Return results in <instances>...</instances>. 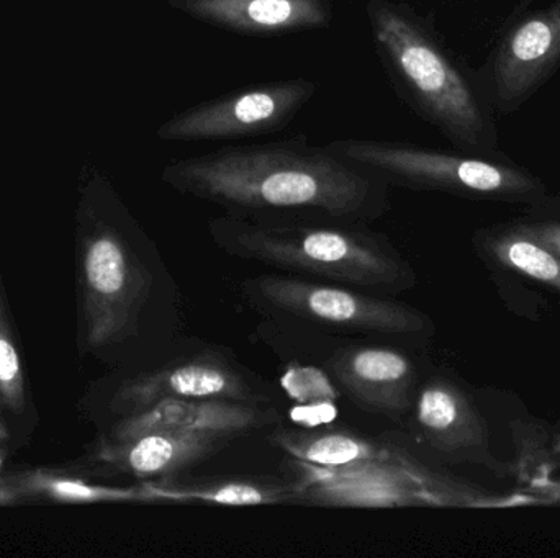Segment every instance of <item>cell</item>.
Returning a JSON list of instances; mask_svg holds the SVG:
<instances>
[{
	"mask_svg": "<svg viewBox=\"0 0 560 558\" xmlns=\"http://www.w3.org/2000/svg\"><path fill=\"white\" fill-rule=\"evenodd\" d=\"M75 288L81 354L133 370L180 351L176 281L104 179L89 183L79 205Z\"/></svg>",
	"mask_w": 560,
	"mask_h": 558,
	"instance_id": "6da1fadb",
	"label": "cell"
},
{
	"mask_svg": "<svg viewBox=\"0 0 560 558\" xmlns=\"http://www.w3.org/2000/svg\"><path fill=\"white\" fill-rule=\"evenodd\" d=\"M365 16L375 51L398 97L433 124L454 150L502 154L499 117L479 72L444 43L433 20L395 0H368Z\"/></svg>",
	"mask_w": 560,
	"mask_h": 558,
	"instance_id": "3957f363",
	"label": "cell"
},
{
	"mask_svg": "<svg viewBox=\"0 0 560 558\" xmlns=\"http://www.w3.org/2000/svg\"><path fill=\"white\" fill-rule=\"evenodd\" d=\"M325 367L358 408L394 423L407 419L421 382L413 357L384 344H346Z\"/></svg>",
	"mask_w": 560,
	"mask_h": 558,
	"instance_id": "4fadbf2b",
	"label": "cell"
},
{
	"mask_svg": "<svg viewBox=\"0 0 560 558\" xmlns=\"http://www.w3.org/2000/svg\"><path fill=\"white\" fill-rule=\"evenodd\" d=\"M407 419L411 435L434 458L499 468L486 418L469 390L454 377L436 372L421 380Z\"/></svg>",
	"mask_w": 560,
	"mask_h": 558,
	"instance_id": "7c38bea8",
	"label": "cell"
},
{
	"mask_svg": "<svg viewBox=\"0 0 560 558\" xmlns=\"http://www.w3.org/2000/svg\"><path fill=\"white\" fill-rule=\"evenodd\" d=\"M89 413L104 426L163 402H235L272 405L269 389L226 349L189 347L173 356L102 380Z\"/></svg>",
	"mask_w": 560,
	"mask_h": 558,
	"instance_id": "52a82bcc",
	"label": "cell"
},
{
	"mask_svg": "<svg viewBox=\"0 0 560 558\" xmlns=\"http://www.w3.org/2000/svg\"><path fill=\"white\" fill-rule=\"evenodd\" d=\"M271 439L305 467L349 468L378 461L385 454L371 439L345 429L287 431L279 428Z\"/></svg>",
	"mask_w": 560,
	"mask_h": 558,
	"instance_id": "e0dca14e",
	"label": "cell"
},
{
	"mask_svg": "<svg viewBox=\"0 0 560 558\" xmlns=\"http://www.w3.org/2000/svg\"><path fill=\"white\" fill-rule=\"evenodd\" d=\"M154 501L209 503L223 507H266V504L305 503L299 487L275 477L256 475H215V477H177L141 482Z\"/></svg>",
	"mask_w": 560,
	"mask_h": 558,
	"instance_id": "2e32d148",
	"label": "cell"
},
{
	"mask_svg": "<svg viewBox=\"0 0 560 558\" xmlns=\"http://www.w3.org/2000/svg\"><path fill=\"white\" fill-rule=\"evenodd\" d=\"M331 153L388 187L532 206L552 195L541 177L506 154L483 156L404 141L336 140Z\"/></svg>",
	"mask_w": 560,
	"mask_h": 558,
	"instance_id": "8992f818",
	"label": "cell"
},
{
	"mask_svg": "<svg viewBox=\"0 0 560 558\" xmlns=\"http://www.w3.org/2000/svg\"><path fill=\"white\" fill-rule=\"evenodd\" d=\"M316 88L303 78L240 88L174 115L161 124L158 138L187 143L278 133L312 100Z\"/></svg>",
	"mask_w": 560,
	"mask_h": 558,
	"instance_id": "30bf717a",
	"label": "cell"
},
{
	"mask_svg": "<svg viewBox=\"0 0 560 558\" xmlns=\"http://www.w3.org/2000/svg\"><path fill=\"white\" fill-rule=\"evenodd\" d=\"M0 416L28 441L35 431L38 416L30 393L28 377L20 349L19 336L5 294L0 285Z\"/></svg>",
	"mask_w": 560,
	"mask_h": 558,
	"instance_id": "ac0fdd59",
	"label": "cell"
},
{
	"mask_svg": "<svg viewBox=\"0 0 560 558\" xmlns=\"http://www.w3.org/2000/svg\"><path fill=\"white\" fill-rule=\"evenodd\" d=\"M163 180L225 215L261 222L369 223L390 210V187L305 138L223 147L164 167Z\"/></svg>",
	"mask_w": 560,
	"mask_h": 558,
	"instance_id": "7a4b0ae2",
	"label": "cell"
},
{
	"mask_svg": "<svg viewBox=\"0 0 560 558\" xmlns=\"http://www.w3.org/2000/svg\"><path fill=\"white\" fill-rule=\"evenodd\" d=\"M560 69V0L526 13L503 32L477 69L497 117L525 107Z\"/></svg>",
	"mask_w": 560,
	"mask_h": 558,
	"instance_id": "8fae6325",
	"label": "cell"
},
{
	"mask_svg": "<svg viewBox=\"0 0 560 558\" xmlns=\"http://www.w3.org/2000/svg\"><path fill=\"white\" fill-rule=\"evenodd\" d=\"M279 423L272 405L171 400L102 426L89 451L62 467L97 480H166Z\"/></svg>",
	"mask_w": 560,
	"mask_h": 558,
	"instance_id": "277c9868",
	"label": "cell"
},
{
	"mask_svg": "<svg viewBox=\"0 0 560 558\" xmlns=\"http://www.w3.org/2000/svg\"><path fill=\"white\" fill-rule=\"evenodd\" d=\"M151 503L143 484L114 485L59 467L22 468L0 475V508L28 504Z\"/></svg>",
	"mask_w": 560,
	"mask_h": 558,
	"instance_id": "9a60e30c",
	"label": "cell"
},
{
	"mask_svg": "<svg viewBox=\"0 0 560 558\" xmlns=\"http://www.w3.org/2000/svg\"><path fill=\"white\" fill-rule=\"evenodd\" d=\"M472 242L510 305L528 298L532 288L536 310L538 297L560 304V195L525 206L510 222L477 229Z\"/></svg>",
	"mask_w": 560,
	"mask_h": 558,
	"instance_id": "9c48e42d",
	"label": "cell"
},
{
	"mask_svg": "<svg viewBox=\"0 0 560 558\" xmlns=\"http://www.w3.org/2000/svg\"><path fill=\"white\" fill-rule=\"evenodd\" d=\"M242 292L256 310L279 320L407 343H427L434 333L433 321L418 308L348 285L262 274L243 282Z\"/></svg>",
	"mask_w": 560,
	"mask_h": 558,
	"instance_id": "ba28073f",
	"label": "cell"
},
{
	"mask_svg": "<svg viewBox=\"0 0 560 558\" xmlns=\"http://www.w3.org/2000/svg\"><path fill=\"white\" fill-rule=\"evenodd\" d=\"M213 245L243 261L313 281L398 297L417 287V272L369 223L261 222L222 215L207 223Z\"/></svg>",
	"mask_w": 560,
	"mask_h": 558,
	"instance_id": "5b68a950",
	"label": "cell"
},
{
	"mask_svg": "<svg viewBox=\"0 0 560 558\" xmlns=\"http://www.w3.org/2000/svg\"><path fill=\"white\" fill-rule=\"evenodd\" d=\"M25 444L22 436L12 428L3 416H0V475L9 471V461L20 446Z\"/></svg>",
	"mask_w": 560,
	"mask_h": 558,
	"instance_id": "d6986e66",
	"label": "cell"
},
{
	"mask_svg": "<svg viewBox=\"0 0 560 558\" xmlns=\"http://www.w3.org/2000/svg\"><path fill=\"white\" fill-rule=\"evenodd\" d=\"M197 22L225 32L279 36L325 28L332 20L331 0H166Z\"/></svg>",
	"mask_w": 560,
	"mask_h": 558,
	"instance_id": "5bb4252c",
	"label": "cell"
}]
</instances>
